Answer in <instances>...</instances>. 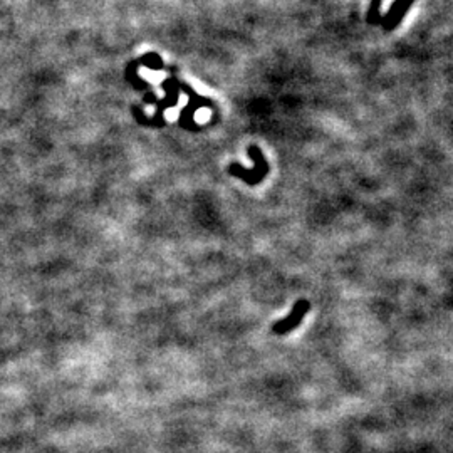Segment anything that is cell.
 I'll list each match as a JSON object with an SVG mask.
<instances>
[{
    "instance_id": "obj_1",
    "label": "cell",
    "mask_w": 453,
    "mask_h": 453,
    "mask_svg": "<svg viewBox=\"0 0 453 453\" xmlns=\"http://www.w3.org/2000/svg\"><path fill=\"white\" fill-rule=\"evenodd\" d=\"M247 153H249V156L255 161V166L252 168V170H247V168L239 165V163H235V165H230V170L228 171H230V175L233 176H239L245 183L259 185L260 181L269 175V163L264 158L262 151L257 146H249Z\"/></svg>"
},
{
    "instance_id": "obj_2",
    "label": "cell",
    "mask_w": 453,
    "mask_h": 453,
    "mask_svg": "<svg viewBox=\"0 0 453 453\" xmlns=\"http://www.w3.org/2000/svg\"><path fill=\"white\" fill-rule=\"evenodd\" d=\"M309 309H311V302L307 301V299H299V301H296V304H294L292 311L289 312L284 319L275 322V324L272 326V331L279 336L289 334L291 331H294L299 324H301L302 319L307 316V312H309Z\"/></svg>"
}]
</instances>
